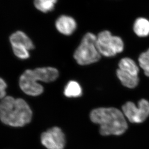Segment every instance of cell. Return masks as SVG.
<instances>
[{
	"label": "cell",
	"mask_w": 149,
	"mask_h": 149,
	"mask_svg": "<svg viewBox=\"0 0 149 149\" xmlns=\"http://www.w3.org/2000/svg\"><path fill=\"white\" fill-rule=\"evenodd\" d=\"M33 70L38 81L47 83L50 82L55 81L59 77L57 69L52 67L37 68Z\"/></svg>",
	"instance_id": "obj_10"
},
{
	"label": "cell",
	"mask_w": 149,
	"mask_h": 149,
	"mask_svg": "<svg viewBox=\"0 0 149 149\" xmlns=\"http://www.w3.org/2000/svg\"><path fill=\"white\" fill-rule=\"evenodd\" d=\"M96 46L100 54L107 57L122 53L125 49L123 39L107 30L102 31L96 36Z\"/></svg>",
	"instance_id": "obj_4"
},
{
	"label": "cell",
	"mask_w": 149,
	"mask_h": 149,
	"mask_svg": "<svg viewBox=\"0 0 149 149\" xmlns=\"http://www.w3.org/2000/svg\"><path fill=\"white\" fill-rule=\"evenodd\" d=\"M90 119L100 125L99 132L104 136H120L125 133L128 125L123 112L115 108H99L93 110Z\"/></svg>",
	"instance_id": "obj_1"
},
{
	"label": "cell",
	"mask_w": 149,
	"mask_h": 149,
	"mask_svg": "<svg viewBox=\"0 0 149 149\" xmlns=\"http://www.w3.org/2000/svg\"><path fill=\"white\" fill-rule=\"evenodd\" d=\"M58 0H35L34 5L39 11L47 13L54 10Z\"/></svg>",
	"instance_id": "obj_15"
},
{
	"label": "cell",
	"mask_w": 149,
	"mask_h": 149,
	"mask_svg": "<svg viewBox=\"0 0 149 149\" xmlns=\"http://www.w3.org/2000/svg\"><path fill=\"white\" fill-rule=\"evenodd\" d=\"M12 47H22L31 50L34 48L33 43L26 33L22 31H17L10 37Z\"/></svg>",
	"instance_id": "obj_9"
},
{
	"label": "cell",
	"mask_w": 149,
	"mask_h": 149,
	"mask_svg": "<svg viewBox=\"0 0 149 149\" xmlns=\"http://www.w3.org/2000/svg\"><path fill=\"white\" fill-rule=\"evenodd\" d=\"M55 27L59 33L65 36H70L77 29L76 19L68 15H62L58 17L55 22Z\"/></svg>",
	"instance_id": "obj_8"
},
{
	"label": "cell",
	"mask_w": 149,
	"mask_h": 149,
	"mask_svg": "<svg viewBox=\"0 0 149 149\" xmlns=\"http://www.w3.org/2000/svg\"><path fill=\"white\" fill-rule=\"evenodd\" d=\"M117 77L123 86L130 89H133L138 86L139 82V78L129 72L117 69L116 71Z\"/></svg>",
	"instance_id": "obj_11"
},
{
	"label": "cell",
	"mask_w": 149,
	"mask_h": 149,
	"mask_svg": "<svg viewBox=\"0 0 149 149\" xmlns=\"http://www.w3.org/2000/svg\"><path fill=\"white\" fill-rule=\"evenodd\" d=\"M133 31L139 37H146L149 35V20L144 17H139L133 25Z\"/></svg>",
	"instance_id": "obj_12"
},
{
	"label": "cell",
	"mask_w": 149,
	"mask_h": 149,
	"mask_svg": "<svg viewBox=\"0 0 149 149\" xmlns=\"http://www.w3.org/2000/svg\"><path fill=\"white\" fill-rule=\"evenodd\" d=\"M41 141L47 149H64L66 144L65 134L60 128L56 126L42 134Z\"/></svg>",
	"instance_id": "obj_6"
},
{
	"label": "cell",
	"mask_w": 149,
	"mask_h": 149,
	"mask_svg": "<svg viewBox=\"0 0 149 149\" xmlns=\"http://www.w3.org/2000/svg\"><path fill=\"white\" fill-rule=\"evenodd\" d=\"M74 58L79 65H86L97 62L101 55L96 46V36L88 32L74 51Z\"/></svg>",
	"instance_id": "obj_3"
},
{
	"label": "cell",
	"mask_w": 149,
	"mask_h": 149,
	"mask_svg": "<svg viewBox=\"0 0 149 149\" xmlns=\"http://www.w3.org/2000/svg\"><path fill=\"white\" fill-rule=\"evenodd\" d=\"M125 117L132 123H141L149 116V102L142 99L138 103V106L132 102H126L122 107Z\"/></svg>",
	"instance_id": "obj_5"
},
{
	"label": "cell",
	"mask_w": 149,
	"mask_h": 149,
	"mask_svg": "<svg viewBox=\"0 0 149 149\" xmlns=\"http://www.w3.org/2000/svg\"><path fill=\"white\" fill-rule=\"evenodd\" d=\"M119 69L135 76H138L139 73V68L136 63L129 58H123L121 59L119 62Z\"/></svg>",
	"instance_id": "obj_14"
},
{
	"label": "cell",
	"mask_w": 149,
	"mask_h": 149,
	"mask_svg": "<svg viewBox=\"0 0 149 149\" xmlns=\"http://www.w3.org/2000/svg\"><path fill=\"white\" fill-rule=\"evenodd\" d=\"M33 113L27 103L22 98L6 96L0 102V120L5 125L22 127L32 120Z\"/></svg>",
	"instance_id": "obj_2"
},
{
	"label": "cell",
	"mask_w": 149,
	"mask_h": 149,
	"mask_svg": "<svg viewBox=\"0 0 149 149\" xmlns=\"http://www.w3.org/2000/svg\"><path fill=\"white\" fill-rule=\"evenodd\" d=\"M64 95L67 97H79L82 95V89L77 82L71 80L65 87Z\"/></svg>",
	"instance_id": "obj_13"
},
{
	"label": "cell",
	"mask_w": 149,
	"mask_h": 149,
	"mask_svg": "<svg viewBox=\"0 0 149 149\" xmlns=\"http://www.w3.org/2000/svg\"><path fill=\"white\" fill-rule=\"evenodd\" d=\"M139 66L146 76L149 77V49L141 53L139 58Z\"/></svg>",
	"instance_id": "obj_16"
},
{
	"label": "cell",
	"mask_w": 149,
	"mask_h": 149,
	"mask_svg": "<svg viewBox=\"0 0 149 149\" xmlns=\"http://www.w3.org/2000/svg\"><path fill=\"white\" fill-rule=\"evenodd\" d=\"M12 49L15 55L19 59L25 60L30 57L29 50L27 49L18 47H12Z\"/></svg>",
	"instance_id": "obj_17"
},
{
	"label": "cell",
	"mask_w": 149,
	"mask_h": 149,
	"mask_svg": "<svg viewBox=\"0 0 149 149\" xmlns=\"http://www.w3.org/2000/svg\"><path fill=\"white\" fill-rule=\"evenodd\" d=\"M37 81L33 70L28 69L20 76L19 85L21 90L26 95L32 96H38L43 93L44 88Z\"/></svg>",
	"instance_id": "obj_7"
},
{
	"label": "cell",
	"mask_w": 149,
	"mask_h": 149,
	"mask_svg": "<svg viewBox=\"0 0 149 149\" xmlns=\"http://www.w3.org/2000/svg\"><path fill=\"white\" fill-rule=\"evenodd\" d=\"M7 84L1 77H0V99H3L6 97V89Z\"/></svg>",
	"instance_id": "obj_18"
}]
</instances>
